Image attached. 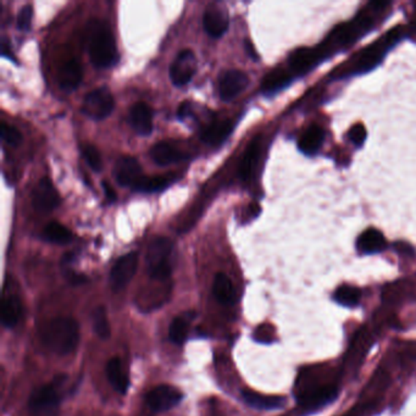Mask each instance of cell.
Masks as SVG:
<instances>
[{
    "label": "cell",
    "mask_w": 416,
    "mask_h": 416,
    "mask_svg": "<svg viewBox=\"0 0 416 416\" xmlns=\"http://www.w3.org/2000/svg\"><path fill=\"white\" fill-rule=\"evenodd\" d=\"M389 3L384 1H372L367 9L359 12L356 16L348 23H339L333 28L328 37L320 45L314 48H298L289 58V73L294 76H303L310 73L325 59L337 54L342 50L350 48L358 40H360L365 34L371 31L375 25V12H383Z\"/></svg>",
    "instance_id": "obj_1"
},
{
    "label": "cell",
    "mask_w": 416,
    "mask_h": 416,
    "mask_svg": "<svg viewBox=\"0 0 416 416\" xmlns=\"http://www.w3.org/2000/svg\"><path fill=\"white\" fill-rule=\"evenodd\" d=\"M403 36H404V29L402 26L389 29L387 34L381 36L378 40H375L371 45H367V48L352 56L348 62H343L342 65L336 67L330 75V77L333 79H341V78L352 77L371 71L372 69L381 64L389 50L392 49L394 45H398Z\"/></svg>",
    "instance_id": "obj_2"
},
{
    "label": "cell",
    "mask_w": 416,
    "mask_h": 416,
    "mask_svg": "<svg viewBox=\"0 0 416 416\" xmlns=\"http://www.w3.org/2000/svg\"><path fill=\"white\" fill-rule=\"evenodd\" d=\"M87 42L90 62L97 69H108L117 62V43L106 21L92 20L87 26Z\"/></svg>",
    "instance_id": "obj_3"
},
{
    "label": "cell",
    "mask_w": 416,
    "mask_h": 416,
    "mask_svg": "<svg viewBox=\"0 0 416 416\" xmlns=\"http://www.w3.org/2000/svg\"><path fill=\"white\" fill-rule=\"evenodd\" d=\"M79 341V328L71 317H56L45 326L43 342L48 350L59 355L70 354Z\"/></svg>",
    "instance_id": "obj_4"
},
{
    "label": "cell",
    "mask_w": 416,
    "mask_h": 416,
    "mask_svg": "<svg viewBox=\"0 0 416 416\" xmlns=\"http://www.w3.org/2000/svg\"><path fill=\"white\" fill-rule=\"evenodd\" d=\"M65 378H58L56 382L45 384L29 397L28 411L32 416H56L60 411L62 394L59 387Z\"/></svg>",
    "instance_id": "obj_5"
},
{
    "label": "cell",
    "mask_w": 416,
    "mask_h": 416,
    "mask_svg": "<svg viewBox=\"0 0 416 416\" xmlns=\"http://www.w3.org/2000/svg\"><path fill=\"white\" fill-rule=\"evenodd\" d=\"M172 248L173 245L167 237H156L150 242L147 252V264L151 278L164 281L170 278L171 275L170 256H171Z\"/></svg>",
    "instance_id": "obj_6"
},
{
    "label": "cell",
    "mask_w": 416,
    "mask_h": 416,
    "mask_svg": "<svg viewBox=\"0 0 416 416\" xmlns=\"http://www.w3.org/2000/svg\"><path fill=\"white\" fill-rule=\"evenodd\" d=\"M114 106L115 101L109 88L100 87L84 97L82 112L92 120H104L114 110Z\"/></svg>",
    "instance_id": "obj_7"
},
{
    "label": "cell",
    "mask_w": 416,
    "mask_h": 416,
    "mask_svg": "<svg viewBox=\"0 0 416 416\" xmlns=\"http://www.w3.org/2000/svg\"><path fill=\"white\" fill-rule=\"evenodd\" d=\"M137 267H138V253L131 252V253L121 256L111 269V289H114L115 292L125 289L134 278V273L137 271Z\"/></svg>",
    "instance_id": "obj_8"
},
{
    "label": "cell",
    "mask_w": 416,
    "mask_h": 416,
    "mask_svg": "<svg viewBox=\"0 0 416 416\" xmlns=\"http://www.w3.org/2000/svg\"><path fill=\"white\" fill-rule=\"evenodd\" d=\"M184 400V393L172 386L161 384L147 394V403L151 411L164 413L178 406Z\"/></svg>",
    "instance_id": "obj_9"
},
{
    "label": "cell",
    "mask_w": 416,
    "mask_h": 416,
    "mask_svg": "<svg viewBox=\"0 0 416 416\" xmlns=\"http://www.w3.org/2000/svg\"><path fill=\"white\" fill-rule=\"evenodd\" d=\"M230 25L228 8L221 3H211L203 15V26L212 38H220L228 32Z\"/></svg>",
    "instance_id": "obj_10"
},
{
    "label": "cell",
    "mask_w": 416,
    "mask_h": 416,
    "mask_svg": "<svg viewBox=\"0 0 416 416\" xmlns=\"http://www.w3.org/2000/svg\"><path fill=\"white\" fill-rule=\"evenodd\" d=\"M197 71V60L191 50H184L178 54L170 65V78L176 87H184L188 84Z\"/></svg>",
    "instance_id": "obj_11"
},
{
    "label": "cell",
    "mask_w": 416,
    "mask_h": 416,
    "mask_svg": "<svg viewBox=\"0 0 416 416\" xmlns=\"http://www.w3.org/2000/svg\"><path fill=\"white\" fill-rule=\"evenodd\" d=\"M32 203L36 210L40 212H49L59 206L60 197L49 178H43L37 184L34 189Z\"/></svg>",
    "instance_id": "obj_12"
},
{
    "label": "cell",
    "mask_w": 416,
    "mask_h": 416,
    "mask_svg": "<svg viewBox=\"0 0 416 416\" xmlns=\"http://www.w3.org/2000/svg\"><path fill=\"white\" fill-rule=\"evenodd\" d=\"M249 84L248 76L239 70L223 71L219 77V93L222 100H231L245 90Z\"/></svg>",
    "instance_id": "obj_13"
},
{
    "label": "cell",
    "mask_w": 416,
    "mask_h": 416,
    "mask_svg": "<svg viewBox=\"0 0 416 416\" xmlns=\"http://www.w3.org/2000/svg\"><path fill=\"white\" fill-rule=\"evenodd\" d=\"M114 178L121 187H134L143 178L138 161L131 156H123L114 167Z\"/></svg>",
    "instance_id": "obj_14"
},
{
    "label": "cell",
    "mask_w": 416,
    "mask_h": 416,
    "mask_svg": "<svg viewBox=\"0 0 416 416\" xmlns=\"http://www.w3.org/2000/svg\"><path fill=\"white\" fill-rule=\"evenodd\" d=\"M337 395V389L333 386H320L304 389L300 393V404L306 406V409H317L322 405L332 402Z\"/></svg>",
    "instance_id": "obj_15"
},
{
    "label": "cell",
    "mask_w": 416,
    "mask_h": 416,
    "mask_svg": "<svg viewBox=\"0 0 416 416\" xmlns=\"http://www.w3.org/2000/svg\"><path fill=\"white\" fill-rule=\"evenodd\" d=\"M128 121L140 136H148L153 131V110L145 103H136L128 115Z\"/></svg>",
    "instance_id": "obj_16"
},
{
    "label": "cell",
    "mask_w": 416,
    "mask_h": 416,
    "mask_svg": "<svg viewBox=\"0 0 416 416\" xmlns=\"http://www.w3.org/2000/svg\"><path fill=\"white\" fill-rule=\"evenodd\" d=\"M242 395L247 404L260 411H278L284 408L287 402L286 398L280 395H264L250 389H243Z\"/></svg>",
    "instance_id": "obj_17"
},
{
    "label": "cell",
    "mask_w": 416,
    "mask_h": 416,
    "mask_svg": "<svg viewBox=\"0 0 416 416\" xmlns=\"http://www.w3.org/2000/svg\"><path fill=\"white\" fill-rule=\"evenodd\" d=\"M232 130L233 125L230 120H223V121L212 120L203 127L200 132V138L203 142H206V145H221L222 142L228 139Z\"/></svg>",
    "instance_id": "obj_18"
},
{
    "label": "cell",
    "mask_w": 416,
    "mask_h": 416,
    "mask_svg": "<svg viewBox=\"0 0 416 416\" xmlns=\"http://www.w3.org/2000/svg\"><path fill=\"white\" fill-rule=\"evenodd\" d=\"M387 241L376 228H369L361 233L356 241V248L363 254H376L386 249Z\"/></svg>",
    "instance_id": "obj_19"
},
{
    "label": "cell",
    "mask_w": 416,
    "mask_h": 416,
    "mask_svg": "<svg viewBox=\"0 0 416 416\" xmlns=\"http://www.w3.org/2000/svg\"><path fill=\"white\" fill-rule=\"evenodd\" d=\"M150 158L158 165L167 167V165L184 160L187 156L167 142H159L151 147Z\"/></svg>",
    "instance_id": "obj_20"
},
{
    "label": "cell",
    "mask_w": 416,
    "mask_h": 416,
    "mask_svg": "<svg viewBox=\"0 0 416 416\" xmlns=\"http://www.w3.org/2000/svg\"><path fill=\"white\" fill-rule=\"evenodd\" d=\"M58 81H59L62 90H65V92L75 90L82 81L81 64L75 59L62 64L59 70V75H58Z\"/></svg>",
    "instance_id": "obj_21"
},
{
    "label": "cell",
    "mask_w": 416,
    "mask_h": 416,
    "mask_svg": "<svg viewBox=\"0 0 416 416\" xmlns=\"http://www.w3.org/2000/svg\"><path fill=\"white\" fill-rule=\"evenodd\" d=\"M259 156H260V138L256 137L250 142V145H248L245 156L239 164L238 173L242 181L247 182L252 178L258 160H259Z\"/></svg>",
    "instance_id": "obj_22"
},
{
    "label": "cell",
    "mask_w": 416,
    "mask_h": 416,
    "mask_svg": "<svg viewBox=\"0 0 416 416\" xmlns=\"http://www.w3.org/2000/svg\"><path fill=\"white\" fill-rule=\"evenodd\" d=\"M325 140V131L317 125H311L300 137L299 150L306 156H315L321 149L322 143Z\"/></svg>",
    "instance_id": "obj_23"
},
{
    "label": "cell",
    "mask_w": 416,
    "mask_h": 416,
    "mask_svg": "<svg viewBox=\"0 0 416 416\" xmlns=\"http://www.w3.org/2000/svg\"><path fill=\"white\" fill-rule=\"evenodd\" d=\"M212 292L215 298L223 306H233L237 302V294L231 280L222 272H219L214 278Z\"/></svg>",
    "instance_id": "obj_24"
},
{
    "label": "cell",
    "mask_w": 416,
    "mask_h": 416,
    "mask_svg": "<svg viewBox=\"0 0 416 416\" xmlns=\"http://www.w3.org/2000/svg\"><path fill=\"white\" fill-rule=\"evenodd\" d=\"M23 306L20 298L15 294L5 295L1 302V322L6 328L16 326L17 322L21 317Z\"/></svg>",
    "instance_id": "obj_25"
},
{
    "label": "cell",
    "mask_w": 416,
    "mask_h": 416,
    "mask_svg": "<svg viewBox=\"0 0 416 416\" xmlns=\"http://www.w3.org/2000/svg\"><path fill=\"white\" fill-rule=\"evenodd\" d=\"M292 73L284 69H276L267 75L261 82V90L265 95H275L278 90L287 87L292 81Z\"/></svg>",
    "instance_id": "obj_26"
},
{
    "label": "cell",
    "mask_w": 416,
    "mask_h": 416,
    "mask_svg": "<svg viewBox=\"0 0 416 416\" xmlns=\"http://www.w3.org/2000/svg\"><path fill=\"white\" fill-rule=\"evenodd\" d=\"M106 375L109 378L111 386L117 391L119 393L126 394L130 386L128 376L123 371V363L119 358H112L108 365H106Z\"/></svg>",
    "instance_id": "obj_27"
},
{
    "label": "cell",
    "mask_w": 416,
    "mask_h": 416,
    "mask_svg": "<svg viewBox=\"0 0 416 416\" xmlns=\"http://www.w3.org/2000/svg\"><path fill=\"white\" fill-rule=\"evenodd\" d=\"M43 238L56 245H69L73 241V232L60 222L51 221L43 230Z\"/></svg>",
    "instance_id": "obj_28"
},
{
    "label": "cell",
    "mask_w": 416,
    "mask_h": 416,
    "mask_svg": "<svg viewBox=\"0 0 416 416\" xmlns=\"http://www.w3.org/2000/svg\"><path fill=\"white\" fill-rule=\"evenodd\" d=\"M173 182L171 176H154V178H143L139 180L138 184L134 188L142 193H154L159 192L161 189L167 188L169 184Z\"/></svg>",
    "instance_id": "obj_29"
},
{
    "label": "cell",
    "mask_w": 416,
    "mask_h": 416,
    "mask_svg": "<svg viewBox=\"0 0 416 416\" xmlns=\"http://www.w3.org/2000/svg\"><path fill=\"white\" fill-rule=\"evenodd\" d=\"M334 300L342 306L347 308H354L360 303L361 292L360 289L353 287V286H341L336 293L333 295Z\"/></svg>",
    "instance_id": "obj_30"
},
{
    "label": "cell",
    "mask_w": 416,
    "mask_h": 416,
    "mask_svg": "<svg viewBox=\"0 0 416 416\" xmlns=\"http://www.w3.org/2000/svg\"><path fill=\"white\" fill-rule=\"evenodd\" d=\"M189 317H178L173 319L169 330V337L172 343L184 344L188 337Z\"/></svg>",
    "instance_id": "obj_31"
},
{
    "label": "cell",
    "mask_w": 416,
    "mask_h": 416,
    "mask_svg": "<svg viewBox=\"0 0 416 416\" xmlns=\"http://www.w3.org/2000/svg\"><path fill=\"white\" fill-rule=\"evenodd\" d=\"M93 328L98 337L101 339H108L110 337V325L108 321V315L103 306H99L93 313Z\"/></svg>",
    "instance_id": "obj_32"
},
{
    "label": "cell",
    "mask_w": 416,
    "mask_h": 416,
    "mask_svg": "<svg viewBox=\"0 0 416 416\" xmlns=\"http://www.w3.org/2000/svg\"><path fill=\"white\" fill-rule=\"evenodd\" d=\"M82 156H84V160L87 161V164L90 167V169H93L95 171L98 172L103 169L101 156H100V153L95 145H84L82 148Z\"/></svg>",
    "instance_id": "obj_33"
},
{
    "label": "cell",
    "mask_w": 416,
    "mask_h": 416,
    "mask_svg": "<svg viewBox=\"0 0 416 416\" xmlns=\"http://www.w3.org/2000/svg\"><path fill=\"white\" fill-rule=\"evenodd\" d=\"M0 136L6 145H12V147H16L23 140V136L16 128L12 127L5 123H0Z\"/></svg>",
    "instance_id": "obj_34"
},
{
    "label": "cell",
    "mask_w": 416,
    "mask_h": 416,
    "mask_svg": "<svg viewBox=\"0 0 416 416\" xmlns=\"http://www.w3.org/2000/svg\"><path fill=\"white\" fill-rule=\"evenodd\" d=\"M32 17H34L32 5L27 4V5L23 6L17 15V28L21 31H27L28 28L31 27Z\"/></svg>",
    "instance_id": "obj_35"
},
{
    "label": "cell",
    "mask_w": 416,
    "mask_h": 416,
    "mask_svg": "<svg viewBox=\"0 0 416 416\" xmlns=\"http://www.w3.org/2000/svg\"><path fill=\"white\" fill-rule=\"evenodd\" d=\"M367 130L361 125H354L353 127L350 128V132H348V137H350V142L355 145V147H361L364 145L365 139H367Z\"/></svg>",
    "instance_id": "obj_36"
},
{
    "label": "cell",
    "mask_w": 416,
    "mask_h": 416,
    "mask_svg": "<svg viewBox=\"0 0 416 416\" xmlns=\"http://www.w3.org/2000/svg\"><path fill=\"white\" fill-rule=\"evenodd\" d=\"M66 278L73 284H82V283L87 281L86 276L78 275V273H75V272H67Z\"/></svg>",
    "instance_id": "obj_37"
},
{
    "label": "cell",
    "mask_w": 416,
    "mask_h": 416,
    "mask_svg": "<svg viewBox=\"0 0 416 416\" xmlns=\"http://www.w3.org/2000/svg\"><path fill=\"white\" fill-rule=\"evenodd\" d=\"M101 186H103V189H104V192H106L108 200L115 201V200H117V195H115V192L111 189L110 184H106V182H101Z\"/></svg>",
    "instance_id": "obj_38"
},
{
    "label": "cell",
    "mask_w": 416,
    "mask_h": 416,
    "mask_svg": "<svg viewBox=\"0 0 416 416\" xmlns=\"http://www.w3.org/2000/svg\"><path fill=\"white\" fill-rule=\"evenodd\" d=\"M1 48H3V53H1V56H8L10 60H14L15 58L12 54V50L9 48V45L6 43V38L3 39V45H1Z\"/></svg>",
    "instance_id": "obj_39"
},
{
    "label": "cell",
    "mask_w": 416,
    "mask_h": 416,
    "mask_svg": "<svg viewBox=\"0 0 416 416\" xmlns=\"http://www.w3.org/2000/svg\"><path fill=\"white\" fill-rule=\"evenodd\" d=\"M245 45H247V49H248V53L252 56V58H256V50L253 49V47L250 45V42H247Z\"/></svg>",
    "instance_id": "obj_40"
},
{
    "label": "cell",
    "mask_w": 416,
    "mask_h": 416,
    "mask_svg": "<svg viewBox=\"0 0 416 416\" xmlns=\"http://www.w3.org/2000/svg\"><path fill=\"white\" fill-rule=\"evenodd\" d=\"M347 416H353V415H352V414H350V415H347Z\"/></svg>",
    "instance_id": "obj_41"
}]
</instances>
